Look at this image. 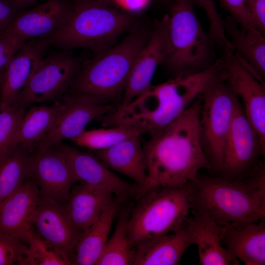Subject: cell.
I'll return each instance as SVG.
<instances>
[{
    "mask_svg": "<svg viewBox=\"0 0 265 265\" xmlns=\"http://www.w3.org/2000/svg\"><path fill=\"white\" fill-rule=\"evenodd\" d=\"M131 210L129 206L120 209L114 233L107 240L95 265H132L134 248L131 244L127 229Z\"/></svg>",
    "mask_w": 265,
    "mask_h": 265,
    "instance_id": "cell-28",
    "label": "cell"
},
{
    "mask_svg": "<svg viewBox=\"0 0 265 265\" xmlns=\"http://www.w3.org/2000/svg\"><path fill=\"white\" fill-rule=\"evenodd\" d=\"M193 0H174L168 15L167 52L162 64L173 77L197 73L217 60L214 42L204 29Z\"/></svg>",
    "mask_w": 265,
    "mask_h": 265,
    "instance_id": "cell-4",
    "label": "cell"
},
{
    "mask_svg": "<svg viewBox=\"0 0 265 265\" xmlns=\"http://www.w3.org/2000/svg\"><path fill=\"white\" fill-rule=\"evenodd\" d=\"M144 133L141 130L126 126L83 131L72 140L78 146L99 151L108 148L127 138Z\"/></svg>",
    "mask_w": 265,
    "mask_h": 265,
    "instance_id": "cell-29",
    "label": "cell"
},
{
    "mask_svg": "<svg viewBox=\"0 0 265 265\" xmlns=\"http://www.w3.org/2000/svg\"><path fill=\"white\" fill-rule=\"evenodd\" d=\"M122 202L114 198L106 206L96 222L80 236L76 247L73 265H95L104 246Z\"/></svg>",
    "mask_w": 265,
    "mask_h": 265,
    "instance_id": "cell-25",
    "label": "cell"
},
{
    "mask_svg": "<svg viewBox=\"0 0 265 265\" xmlns=\"http://www.w3.org/2000/svg\"><path fill=\"white\" fill-rule=\"evenodd\" d=\"M224 79L265 147V87L247 69L233 50L224 47L221 57Z\"/></svg>",
    "mask_w": 265,
    "mask_h": 265,
    "instance_id": "cell-10",
    "label": "cell"
},
{
    "mask_svg": "<svg viewBox=\"0 0 265 265\" xmlns=\"http://www.w3.org/2000/svg\"><path fill=\"white\" fill-rule=\"evenodd\" d=\"M219 0L230 16L239 25L244 27H255L247 8L246 0Z\"/></svg>",
    "mask_w": 265,
    "mask_h": 265,
    "instance_id": "cell-34",
    "label": "cell"
},
{
    "mask_svg": "<svg viewBox=\"0 0 265 265\" xmlns=\"http://www.w3.org/2000/svg\"><path fill=\"white\" fill-rule=\"evenodd\" d=\"M193 216L186 218L184 225L191 244L197 245L199 264L202 265H239L221 243L226 227L210 217L192 211Z\"/></svg>",
    "mask_w": 265,
    "mask_h": 265,
    "instance_id": "cell-18",
    "label": "cell"
},
{
    "mask_svg": "<svg viewBox=\"0 0 265 265\" xmlns=\"http://www.w3.org/2000/svg\"><path fill=\"white\" fill-rule=\"evenodd\" d=\"M66 24L48 37L50 46L62 50L88 48L96 54L110 45L132 24V16L95 0H72Z\"/></svg>",
    "mask_w": 265,
    "mask_h": 265,
    "instance_id": "cell-5",
    "label": "cell"
},
{
    "mask_svg": "<svg viewBox=\"0 0 265 265\" xmlns=\"http://www.w3.org/2000/svg\"><path fill=\"white\" fill-rule=\"evenodd\" d=\"M3 71V70L0 72V83L1 80V79H2Z\"/></svg>",
    "mask_w": 265,
    "mask_h": 265,
    "instance_id": "cell-40",
    "label": "cell"
},
{
    "mask_svg": "<svg viewBox=\"0 0 265 265\" xmlns=\"http://www.w3.org/2000/svg\"><path fill=\"white\" fill-rule=\"evenodd\" d=\"M20 7L25 10L33 5L38 0H16Z\"/></svg>",
    "mask_w": 265,
    "mask_h": 265,
    "instance_id": "cell-38",
    "label": "cell"
},
{
    "mask_svg": "<svg viewBox=\"0 0 265 265\" xmlns=\"http://www.w3.org/2000/svg\"><path fill=\"white\" fill-rule=\"evenodd\" d=\"M30 224L40 237L73 265L76 247L82 234L70 220L63 204L39 195Z\"/></svg>",
    "mask_w": 265,
    "mask_h": 265,
    "instance_id": "cell-12",
    "label": "cell"
},
{
    "mask_svg": "<svg viewBox=\"0 0 265 265\" xmlns=\"http://www.w3.org/2000/svg\"><path fill=\"white\" fill-rule=\"evenodd\" d=\"M72 0H47L28 10H23L0 35H14L26 40L48 38L60 29L68 20Z\"/></svg>",
    "mask_w": 265,
    "mask_h": 265,
    "instance_id": "cell-16",
    "label": "cell"
},
{
    "mask_svg": "<svg viewBox=\"0 0 265 265\" xmlns=\"http://www.w3.org/2000/svg\"><path fill=\"white\" fill-rule=\"evenodd\" d=\"M62 106L60 102L52 106H33L26 111L13 138L11 147L20 145L31 152L51 129Z\"/></svg>",
    "mask_w": 265,
    "mask_h": 265,
    "instance_id": "cell-26",
    "label": "cell"
},
{
    "mask_svg": "<svg viewBox=\"0 0 265 265\" xmlns=\"http://www.w3.org/2000/svg\"><path fill=\"white\" fill-rule=\"evenodd\" d=\"M168 15L155 22L152 33L136 58L119 106H126L151 85L155 71L162 63L167 52Z\"/></svg>",
    "mask_w": 265,
    "mask_h": 265,
    "instance_id": "cell-15",
    "label": "cell"
},
{
    "mask_svg": "<svg viewBox=\"0 0 265 265\" xmlns=\"http://www.w3.org/2000/svg\"><path fill=\"white\" fill-rule=\"evenodd\" d=\"M114 197L108 191L80 182L72 186L63 205L73 224L82 234Z\"/></svg>",
    "mask_w": 265,
    "mask_h": 265,
    "instance_id": "cell-23",
    "label": "cell"
},
{
    "mask_svg": "<svg viewBox=\"0 0 265 265\" xmlns=\"http://www.w3.org/2000/svg\"><path fill=\"white\" fill-rule=\"evenodd\" d=\"M191 245L183 222L174 232L137 244L134 247L132 265H179Z\"/></svg>",
    "mask_w": 265,
    "mask_h": 265,
    "instance_id": "cell-22",
    "label": "cell"
},
{
    "mask_svg": "<svg viewBox=\"0 0 265 265\" xmlns=\"http://www.w3.org/2000/svg\"><path fill=\"white\" fill-rule=\"evenodd\" d=\"M39 198L38 187L31 176L0 204V232L25 242Z\"/></svg>",
    "mask_w": 265,
    "mask_h": 265,
    "instance_id": "cell-19",
    "label": "cell"
},
{
    "mask_svg": "<svg viewBox=\"0 0 265 265\" xmlns=\"http://www.w3.org/2000/svg\"><path fill=\"white\" fill-rule=\"evenodd\" d=\"M221 243L246 265L265 264V217L257 222L225 227Z\"/></svg>",
    "mask_w": 265,
    "mask_h": 265,
    "instance_id": "cell-21",
    "label": "cell"
},
{
    "mask_svg": "<svg viewBox=\"0 0 265 265\" xmlns=\"http://www.w3.org/2000/svg\"><path fill=\"white\" fill-rule=\"evenodd\" d=\"M128 221L133 248L177 230L191 211L190 183L182 187L151 188L136 200Z\"/></svg>",
    "mask_w": 265,
    "mask_h": 265,
    "instance_id": "cell-6",
    "label": "cell"
},
{
    "mask_svg": "<svg viewBox=\"0 0 265 265\" xmlns=\"http://www.w3.org/2000/svg\"><path fill=\"white\" fill-rule=\"evenodd\" d=\"M265 151V147L246 118L238 99L219 173L231 179L244 177L258 165V159Z\"/></svg>",
    "mask_w": 265,
    "mask_h": 265,
    "instance_id": "cell-9",
    "label": "cell"
},
{
    "mask_svg": "<svg viewBox=\"0 0 265 265\" xmlns=\"http://www.w3.org/2000/svg\"><path fill=\"white\" fill-rule=\"evenodd\" d=\"M50 46L48 38L26 41L3 69L0 83V106H13Z\"/></svg>",
    "mask_w": 265,
    "mask_h": 265,
    "instance_id": "cell-17",
    "label": "cell"
},
{
    "mask_svg": "<svg viewBox=\"0 0 265 265\" xmlns=\"http://www.w3.org/2000/svg\"><path fill=\"white\" fill-rule=\"evenodd\" d=\"M140 137L141 135L133 136L95 151L105 166L133 180L138 188L144 184L147 177V162Z\"/></svg>",
    "mask_w": 265,
    "mask_h": 265,
    "instance_id": "cell-24",
    "label": "cell"
},
{
    "mask_svg": "<svg viewBox=\"0 0 265 265\" xmlns=\"http://www.w3.org/2000/svg\"><path fill=\"white\" fill-rule=\"evenodd\" d=\"M31 155L32 176L40 196L64 204L78 182L65 158L54 147L37 146Z\"/></svg>",
    "mask_w": 265,
    "mask_h": 265,
    "instance_id": "cell-14",
    "label": "cell"
},
{
    "mask_svg": "<svg viewBox=\"0 0 265 265\" xmlns=\"http://www.w3.org/2000/svg\"><path fill=\"white\" fill-rule=\"evenodd\" d=\"M26 41L17 36L0 35V72Z\"/></svg>",
    "mask_w": 265,
    "mask_h": 265,
    "instance_id": "cell-35",
    "label": "cell"
},
{
    "mask_svg": "<svg viewBox=\"0 0 265 265\" xmlns=\"http://www.w3.org/2000/svg\"><path fill=\"white\" fill-rule=\"evenodd\" d=\"M80 68V60L69 50L46 54L13 106L26 108L32 104L50 102L63 97Z\"/></svg>",
    "mask_w": 265,
    "mask_h": 265,
    "instance_id": "cell-8",
    "label": "cell"
},
{
    "mask_svg": "<svg viewBox=\"0 0 265 265\" xmlns=\"http://www.w3.org/2000/svg\"><path fill=\"white\" fill-rule=\"evenodd\" d=\"M224 29L236 56L256 78L265 84V34L255 27L241 26L230 16L224 21Z\"/></svg>",
    "mask_w": 265,
    "mask_h": 265,
    "instance_id": "cell-20",
    "label": "cell"
},
{
    "mask_svg": "<svg viewBox=\"0 0 265 265\" xmlns=\"http://www.w3.org/2000/svg\"><path fill=\"white\" fill-rule=\"evenodd\" d=\"M237 97L224 75L203 93L199 113L202 146L211 170L220 173L226 140L232 122Z\"/></svg>",
    "mask_w": 265,
    "mask_h": 265,
    "instance_id": "cell-7",
    "label": "cell"
},
{
    "mask_svg": "<svg viewBox=\"0 0 265 265\" xmlns=\"http://www.w3.org/2000/svg\"><path fill=\"white\" fill-rule=\"evenodd\" d=\"M27 244L0 232V265H28Z\"/></svg>",
    "mask_w": 265,
    "mask_h": 265,
    "instance_id": "cell-32",
    "label": "cell"
},
{
    "mask_svg": "<svg viewBox=\"0 0 265 265\" xmlns=\"http://www.w3.org/2000/svg\"><path fill=\"white\" fill-rule=\"evenodd\" d=\"M195 5L205 11L210 24L209 33L215 38L222 37L224 34V20L217 11L214 0H193Z\"/></svg>",
    "mask_w": 265,
    "mask_h": 265,
    "instance_id": "cell-33",
    "label": "cell"
},
{
    "mask_svg": "<svg viewBox=\"0 0 265 265\" xmlns=\"http://www.w3.org/2000/svg\"><path fill=\"white\" fill-rule=\"evenodd\" d=\"M149 37L144 31L136 30L96 54L81 67L68 93L85 95L100 104L118 107L135 60Z\"/></svg>",
    "mask_w": 265,
    "mask_h": 265,
    "instance_id": "cell-3",
    "label": "cell"
},
{
    "mask_svg": "<svg viewBox=\"0 0 265 265\" xmlns=\"http://www.w3.org/2000/svg\"><path fill=\"white\" fill-rule=\"evenodd\" d=\"M23 10L16 0H0V34Z\"/></svg>",
    "mask_w": 265,
    "mask_h": 265,
    "instance_id": "cell-36",
    "label": "cell"
},
{
    "mask_svg": "<svg viewBox=\"0 0 265 265\" xmlns=\"http://www.w3.org/2000/svg\"><path fill=\"white\" fill-rule=\"evenodd\" d=\"M31 153L18 145L0 156V204L32 176Z\"/></svg>",
    "mask_w": 265,
    "mask_h": 265,
    "instance_id": "cell-27",
    "label": "cell"
},
{
    "mask_svg": "<svg viewBox=\"0 0 265 265\" xmlns=\"http://www.w3.org/2000/svg\"><path fill=\"white\" fill-rule=\"evenodd\" d=\"M62 102V107L53 126L36 147H53L63 139H72L90 121L101 119L117 107L113 104H100L85 95L68 93L63 96Z\"/></svg>",
    "mask_w": 265,
    "mask_h": 265,
    "instance_id": "cell-11",
    "label": "cell"
},
{
    "mask_svg": "<svg viewBox=\"0 0 265 265\" xmlns=\"http://www.w3.org/2000/svg\"><path fill=\"white\" fill-rule=\"evenodd\" d=\"M95 0L104 3V2L107 1L109 0Z\"/></svg>",
    "mask_w": 265,
    "mask_h": 265,
    "instance_id": "cell-39",
    "label": "cell"
},
{
    "mask_svg": "<svg viewBox=\"0 0 265 265\" xmlns=\"http://www.w3.org/2000/svg\"><path fill=\"white\" fill-rule=\"evenodd\" d=\"M26 108L0 106V156L11 147V143Z\"/></svg>",
    "mask_w": 265,
    "mask_h": 265,
    "instance_id": "cell-31",
    "label": "cell"
},
{
    "mask_svg": "<svg viewBox=\"0 0 265 265\" xmlns=\"http://www.w3.org/2000/svg\"><path fill=\"white\" fill-rule=\"evenodd\" d=\"M201 95L178 118L150 135L142 144L147 177L135 200L155 187H182L194 181L202 169H211L199 131Z\"/></svg>",
    "mask_w": 265,
    "mask_h": 265,
    "instance_id": "cell-1",
    "label": "cell"
},
{
    "mask_svg": "<svg viewBox=\"0 0 265 265\" xmlns=\"http://www.w3.org/2000/svg\"><path fill=\"white\" fill-rule=\"evenodd\" d=\"M191 211L224 227L265 217V169L259 162L247 176L231 179L197 177L190 183Z\"/></svg>",
    "mask_w": 265,
    "mask_h": 265,
    "instance_id": "cell-2",
    "label": "cell"
},
{
    "mask_svg": "<svg viewBox=\"0 0 265 265\" xmlns=\"http://www.w3.org/2000/svg\"><path fill=\"white\" fill-rule=\"evenodd\" d=\"M160 0V1H164L165 0Z\"/></svg>",
    "mask_w": 265,
    "mask_h": 265,
    "instance_id": "cell-41",
    "label": "cell"
},
{
    "mask_svg": "<svg viewBox=\"0 0 265 265\" xmlns=\"http://www.w3.org/2000/svg\"><path fill=\"white\" fill-rule=\"evenodd\" d=\"M25 242L28 249V265H72L63 254L40 237L32 227L27 233Z\"/></svg>",
    "mask_w": 265,
    "mask_h": 265,
    "instance_id": "cell-30",
    "label": "cell"
},
{
    "mask_svg": "<svg viewBox=\"0 0 265 265\" xmlns=\"http://www.w3.org/2000/svg\"><path fill=\"white\" fill-rule=\"evenodd\" d=\"M54 147L65 158L78 182L108 191L122 203L135 197L138 186L122 180L96 156L60 141Z\"/></svg>",
    "mask_w": 265,
    "mask_h": 265,
    "instance_id": "cell-13",
    "label": "cell"
},
{
    "mask_svg": "<svg viewBox=\"0 0 265 265\" xmlns=\"http://www.w3.org/2000/svg\"><path fill=\"white\" fill-rule=\"evenodd\" d=\"M250 17L255 27L265 33V0H246Z\"/></svg>",
    "mask_w": 265,
    "mask_h": 265,
    "instance_id": "cell-37",
    "label": "cell"
}]
</instances>
